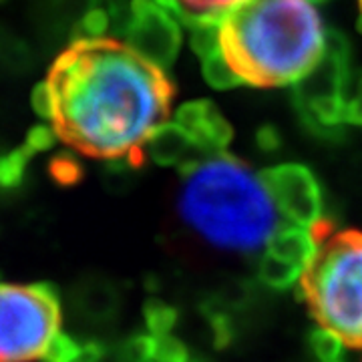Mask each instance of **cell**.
I'll use <instances>...</instances> for the list:
<instances>
[{"label":"cell","instance_id":"f546056e","mask_svg":"<svg viewBox=\"0 0 362 362\" xmlns=\"http://www.w3.org/2000/svg\"><path fill=\"white\" fill-rule=\"evenodd\" d=\"M312 4H314V6H318V4H324V2H326V0H310Z\"/></svg>","mask_w":362,"mask_h":362},{"label":"cell","instance_id":"cb8c5ba5","mask_svg":"<svg viewBox=\"0 0 362 362\" xmlns=\"http://www.w3.org/2000/svg\"><path fill=\"white\" fill-rule=\"evenodd\" d=\"M57 141H59V135H57V131L52 129V125H37V127L28 131L25 145L33 153H40V151L52 149Z\"/></svg>","mask_w":362,"mask_h":362},{"label":"cell","instance_id":"f1b7e54d","mask_svg":"<svg viewBox=\"0 0 362 362\" xmlns=\"http://www.w3.org/2000/svg\"><path fill=\"white\" fill-rule=\"evenodd\" d=\"M358 4H361V21H358V28H361L362 33V0H358Z\"/></svg>","mask_w":362,"mask_h":362},{"label":"cell","instance_id":"30bf717a","mask_svg":"<svg viewBox=\"0 0 362 362\" xmlns=\"http://www.w3.org/2000/svg\"><path fill=\"white\" fill-rule=\"evenodd\" d=\"M266 246H268L266 250L268 254L306 272L314 258L318 256L322 242L318 240V235L314 233L312 228L286 226V228L276 230Z\"/></svg>","mask_w":362,"mask_h":362},{"label":"cell","instance_id":"4dcf8cb0","mask_svg":"<svg viewBox=\"0 0 362 362\" xmlns=\"http://www.w3.org/2000/svg\"><path fill=\"white\" fill-rule=\"evenodd\" d=\"M332 362H344V361H342V358H338V361H332Z\"/></svg>","mask_w":362,"mask_h":362},{"label":"cell","instance_id":"44dd1931","mask_svg":"<svg viewBox=\"0 0 362 362\" xmlns=\"http://www.w3.org/2000/svg\"><path fill=\"white\" fill-rule=\"evenodd\" d=\"M81 349H83V344H78L77 340H73L63 332L61 337L54 340V344L47 352L42 362H75L78 358V354H81Z\"/></svg>","mask_w":362,"mask_h":362},{"label":"cell","instance_id":"3957f363","mask_svg":"<svg viewBox=\"0 0 362 362\" xmlns=\"http://www.w3.org/2000/svg\"><path fill=\"white\" fill-rule=\"evenodd\" d=\"M181 218L214 247L254 252L278 230L264 181L240 159L228 153L195 157L181 165Z\"/></svg>","mask_w":362,"mask_h":362},{"label":"cell","instance_id":"4316f807","mask_svg":"<svg viewBox=\"0 0 362 362\" xmlns=\"http://www.w3.org/2000/svg\"><path fill=\"white\" fill-rule=\"evenodd\" d=\"M258 145L264 149V151H276L278 147H280V135H278V131L270 127V125H266V127H262L258 131Z\"/></svg>","mask_w":362,"mask_h":362},{"label":"cell","instance_id":"8fae6325","mask_svg":"<svg viewBox=\"0 0 362 362\" xmlns=\"http://www.w3.org/2000/svg\"><path fill=\"white\" fill-rule=\"evenodd\" d=\"M192 151H195L192 137L175 121L161 123L157 129H153L145 143V156L151 157L157 165H165V168L168 165L181 168L189 159H195V157H189Z\"/></svg>","mask_w":362,"mask_h":362},{"label":"cell","instance_id":"52a82bcc","mask_svg":"<svg viewBox=\"0 0 362 362\" xmlns=\"http://www.w3.org/2000/svg\"><path fill=\"white\" fill-rule=\"evenodd\" d=\"M276 209L294 226L314 228L322 218V189L316 175L302 163H282L259 173Z\"/></svg>","mask_w":362,"mask_h":362},{"label":"cell","instance_id":"ac0fdd59","mask_svg":"<svg viewBox=\"0 0 362 362\" xmlns=\"http://www.w3.org/2000/svg\"><path fill=\"white\" fill-rule=\"evenodd\" d=\"M49 171H51V177L61 185H75L83 177V168L77 161V157L69 151L63 153H57L52 157L51 163H49Z\"/></svg>","mask_w":362,"mask_h":362},{"label":"cell","instance_id":"d6986e66","mask_svg":"<svg viewBox=\"0 0 362 362\" xmlns=\"http://www.w3.org/2000/svg\"><path fill=\"white\" fill-rule=\"evenodd\" d=\"M310 346L314 350V356L320 362H332L340 358L344 342L330 330L318 328L310 332Z\"/></svg>","mask_w":362,"mask_h":362},{"label":"cell","instance_id":"9a60e30c","mask_svg":"<svg viewBox=\"0 0 362 362\" xmlns=\"http://www.w3.org/2000/svg\"><path fill=\"white\" fill-rule=\"evenodd\" d=\"M143 316H145V324L147 330L151 332V337H168L171 334L173 326L177 322V310L173 306H169L165 302L157 300V298H149L143 306Z\"/></svg>","mask_w":362,"mask_h":362},{"label":"cell","instance_id":"8992f818","mask_svg":"<svg viewBox=\"0 0 362 362\" xmlns=\"http://www.w3.org/2000/svg\"><path fill=\"white\" fill-rule=\"evenodd\" d=\"M349 87V39L338 30H326L322 59L294 85V105L302 123L322 137L340 135L342 123H346Z\"/></svg>","mask_w":362,"mask_h":362},{"label":"cell","instance_id":"6da1fadb","mask_svg":"<svg viewBox=\"0 0 362 362\" xmlns=\"http://www.w3.org/2000/svg\"><path fill=\"white\" fill-rule=\"evenodd\" d=\"M52 129L83 156L145 163V143L171 113L175 85L127 42L77 39L49 71Z\"/></svg>","mask_w":362,"mask_h":362},{"label":"cell","instance_id":"484cf974","mask_svg":"<svg viewBox=\"0 0 362 362\" xmlns=\"http://www.w3.org/2000/svg\"><path fill=\"white\" fill-rule=\"evenodd\" d=\"M346 123L350 125H362V75L356 81L354 89L349 93V101H346Z\"/></svg>","mask_w":362,"mask_h":362},{"label":"cell","instance_id":"7a4b0ae2","mask_svg":"<svg viewBox=\"0 0 362 362\" xmlns=\"http://www.w3.org/2000/svg\"><path fill=\"white\" fill-rule=\"evenodd\" d=\"M326 30L310 0H242L220 21V51L244 85H296L322 59Z\"/></svg>","mask_w":362,"mask_h":362},{"label":"cell","instance_id":"e0dca14e","mask_svg":"<svg viewBox=\"0 0 362 362\" xmlns=\"http://www.w3.org/2000/svg\"><path fill=\"white\" fill-rule=\"evenodd\" d=\"M33 156L35 153L26 145H21L18 149L0 157V185H4V187L18 185L25 177L26 165Z\"/></svg>","mask_w":362,"mask_h":362},{"label":"cell","instance_id":"1f68e13d","mask_svg":"<svg viewBox=\"0 0 362 362\" xmlns=\"http://www.w3.org/2000/svg\"><path fill=\"white\" fill-rule=\"evenodd\" d=\"M0 2H2V0H0Z\"/></svg>","mask_w":362,"mask_h":362},{"label":"cell","instance_id":"5b68a950","mask_svg":"<svg viewBox=\"0 0 362 362\" xmlns=\"http://www.w3.org/2000/svg\"><path fill=\"white\" fill-rule=\"evenodd\" d=\"M61 302L51 284L0 282V362L45 361L61 330Z\"/></svg>","mask_w":362,"mask_h":362},{"label":"cell","instance_id":"7402d4cb","mask_svg":"<svg viewBox=\"0 0 362 362\" xmlns=\"http://www.w3.org/2000/svg\"><path fill=\"white\" fill-rule=\"evenodd\" d=\"M129 362H156V337H133L125 344Z\"/></svg>","mask_w":362,"mask_h":362},{"label":"cell","instance_id":"277c9868","mask_svg":"<svg viewBox=\"0 0 362 362\" xmlns=\"http://www.w3.org/2000/svg\"><path fill=\"white\" fill-rule=\"evenodd\" d=\"M312 318L350 349H362V232L332 233L298 282Z\"/></svg>","mask_w":362,"mask_h":362},{"label":"cell","instance_id":"4fadbf2b","mask_svg":"<svg viewBox=\"0 0 362 362\" xmlns=\"http://www.w3.org/2000/svg\"><path fill=\"white\" fill-rule=\"evenodd\" d=\"M304 270H300L296 266L288 264L284 259L276 258L272 254H264L259 262V278L266 286H270L274 290H288L292 286L302 280Z\"/></svg>","mask_w":362,"mask_h":362},{"label":"cell","instance_id":"603a6c76","mask_svg":"<svg viewBox=\"0 0 362 362\" xmlns=\"http://www.w3.org/2000/svg\"><path fill=\"white\" fill-rule=\"evenodd\" d=\"M109 28V14L103 8H90L81 21L83 39H105L103 35Z\"/></svg>","mask_w":362,"mask_h":362},{"label":"cell","instance_id":"9c48e42d","mask_svg":"<svg viewBox=\"0 0 362 362\" xmlns=\"http://www.w3.org/2000/svg\"><path fill=\"white\" fill-rule=\"evenodd\" d=\"M175 123H180L192 137L195 151L202 157L226 153L233 139L232 125L209 99H197L183 103L175 111Z\"/></svg>","mask_w":362,"mask_h":362},{"label":"cell","instance_id":"83f0119b","mask_svg":"<svg viewBox=\"0 0 362 362\" xmlns=\"http://www.w3.org/2000/svg\"><path fill=\"white\" fill-rule=\"evenodd\" d=\"M101 356H103V346L97 342H89V344H83L81 354L75 362H99Z\"/></svg>","mask_w":362,"mask_h":362},{"label":"cell","instance_id":"ba28073f","mask_svg":"<svg viewBox=\"0 0 362 362\" xmlns=\"http://www.w3.org/2000/svg\"><path fill=\"white\" fill-rule=\"evenodd\" d=\"M180 21L156 0H133L127 45L149 63L168 69L181 49Z\"/></svg>","mask_w":362,"mask_h":362},{"label":"cell","instance_id":"2e32d148","mask_svg":"<svg viewBox=\"0 0 362 362\" xmlns=\"http://www.w3.org/2000/svg\"><path fill=\"white\" fill-rule=\"evenodd\" d=\"M189 45L202 61L220 52V21L189 26Z\"/></svg>","mask_w":362,"mask_h":362},{"label":"cell","instance_id":"d4e9b609","mask_svg":"<svg viewBox=\"0 0 362 362\" xmlns=\"http://www.w3.org/2000/svg\"><path fill=\"white\" fill-rule=\"evenodd\" d=\"M33 109H35V113L40 119L52 121V115H54V95H52L51 85L47 81L39 83L33 89Z\"/></svg>","mask_w":362,"mask_h":362},{"label":"cell","instance_id":"5bb4252c","mask_svg":"<svg viewBox=\"0 0 362 362\" xmlns=\"http://www.w3.org/2000/svg\"><path fill=\"white\" fill-rule=\"evenodd\" d=\"M202 73H204V78H206L207 85L218 90H228L244 85V81L235 75V71L226 61V57L221 54V51L202 61Z\"/></svg>","mask_w":362,"mask_h":362},{"label":"cell","instance_id":"ffe728a7","mask_svg":"<svg viewBox=\"0 0 362 362\" xmlns=\"http://www.w3.org/2000/svg\"><path fill=\"white\" fill-rule=\"evenodd\" d=\"M156 362H192L185 344L175 337L156 338Z\"/></svg>","mask_w":362,"mask_h":362},{"label":"cell","instance_id":"7c38bea8","mask_svg":"<svg viewBox=\"0 0 362 362\" xmlns=\"http://www.w3.org/2000/svg\"><path fill=\"white\" fill-rule=\"evenodd\" d=\"M156 2L173 14L180 23L194 26L197 23L221 21L242 0H156Z\"/></svg>","mask_w":362,"mask_h":362}]
</instances>
